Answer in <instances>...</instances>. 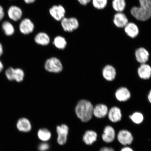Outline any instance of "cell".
I'll return each instance as SVG.
<instances>
[{
  "label": "cell",
  "instance_id": "obj_20",
  "mask_svg": "<svg viewBox=\"0 0 151 151\" xmlns=\"http://www.w3.org/2000/svg\"><path fill=\"white\" fill-rule=\"evenodd\" d=\"M97 134L95 131L88 130L84 134L83 137V140L86 144L91 145L97 140Z\"/></svg>",
  "mask_w": 151,
  "mask_h": 151
},
{
  "label": "cell",
  "instance_id": "obj_16",
  "mask_svg": "<svg viewBox=\"0 0 151 151\" xmlns=\"http://www.w3.org/2000/svg\"><path fill=\"white\" fill-rule=\"evenodd\" d=\"M137 72L139 76L144 80L150 79L151 76V67L146 64H142Z\"/></svg>",
  "mask_w": 151,
  "mask_h": 151
},
{
  "label": "cell",
  "instance_id": "obj_22",
  "mask_svg": "<svg viewBox=\"0 0 151 151\" xmlns=\"http://www.w3.org/2000/svg\"><path fill=\"white\" fill-rule=\"evenodd\" d=\"M35 41L37 44L43 46L48 45L50 42V38L47 34L40 32L37 34L35 37Z\"/></svg>",
  "mask_w": 151,
  "mask_h": 151
},
{
  "label": "cell",
  "instance_id": "obj_8",
  "mask_svg": "<svg viewBox=\"0 0 151 151\" xmlns=\"http://www.w3.org/2000/svg\"><path fill=\"white\" fill-rule=\"evenodd\" d=\"M16 127L18 131L22 133H28L32 129L31 122L28 119L24 117L18 119L16 123Z\"/></svg>",
  "mask_w": 151,
  "mask_h": 151
},
{
  "label": "cell",
  "instance_id": "obj_30",
  "mask_svg": "<svg viewBox=\"0 0 151 151\" xmlns=\"http://www.w3.org/2000/svg\"><path fill=\"white\" fill-rule=\"evenodd\" d=\"M50 148V145L48 143L43 142L40 144L38 149L40 151H46Z\"/></svg>",
  "mask_w": 151,
  "mask_h": 151
},
{
  "label": "cell",
  "instance_id": "obj_23",
  "mask_svg": "<svg viewBox=\"0 0 151 151\" xmlns=\"http://www.w3.org/2000/svg\"><path fill=\"white\" fill-rule=\"evenodd\" d=\"M51 135L50 131L47 128H41L37 132V136L39 138L45 142L50 140L51 137Z\"/></svg>",
  "mask_w": 151,
  "mask_h": 151
},
{
  "label": "cell",
  "instance_id": "obj_12",
  "mask_svg": "<svg viewBox=\"0 0 151 151\" xmlns=\"http://www.w3.org/2000/svg\"><path fill=\"white\" fill-rule=\"evenodd\" d=\"M113 22L117 27L122 28L128 23V19L124 13L118 12L114 15Z\"/></svg>",
  "mask_w": 151,
  "mask_h": 151
},
{
  "label": "cell",
  "instance_id": "obj_39",
  "mask_svg": "<svg viewBox=\"0 0 151 151\" xmlns=\"http://www.w3.org/2000/svg\"><path fill=\"white\" fill-rule=\"evenodd\" d=\"M10 1H13V0H10Z\"/></svg>",
  "mask_w": 151,
  "mask_h": 151
},
{
  "label": "cell",
  "instance_id": "obj_32",
  "mask_svg": "<svg viewBox=\"0 0 151 151\" xmlns=\"http://www.w3.org/2000/svg\"><path fill=\"white\" fill-rule=\"evenodd\" d=\"M81 4L86 5L89 3L91 0H77Z\"/></svg>",
  "mask_w": 151,
  "mask_h": 151
},
{
  "label": "cell",
  "instance_id": "obj_25",
  "mask_svg": "<svg viewBox=\"0 0 151 151\" xmlns=\"http://www.w3.org/2000/svg\"><path fill=\"white\" fill-rule=\"evenodd\" d=\"M53 43L57 48L64 49L67 45V41L65 38L61 36H58L54 39Z\"/></svg>",
  "mask_w": 151,
  "mask_h": 151
},
{
  "label": "cell",
  "instance_id": "obj_29",
  "mask_svg": "<svg viewBox=\"0 0 151 151\" xmlns=\"http://www.w3.org/2000/svg\"><path fill=\"white\" fill-rule=\"evenodd\" d=\"M14 70L12 67H9L6 71L5 75L8 80L10 81L14 80Z\"/></svg>",
  "mask_w": 151,
  "mask_h": 151
},
{
  "label": "cell",
  "instance_id": "obj_18",
  "mask_svg": "<svg viewBox=\"0 0 151 151\" xmlns=\"http://www.w3.org/2000/svg\"><path fill=\"white\" fill-rule=\"evenodd\" d=\"M115 94L117 99L120 101H127L131 96L129 90L125 87L119 88L117 90Z\"/></svg>",
  "mask_w": 151,
  "mask_h": 151
},
{
  "label": "cell",
  "instance_id": "obj_24",
  "mask_svg": "<svg viewBox=\"0 0 151 151\" xmlns=\"http://www.w3.org/2000/svg\"><path fill=\"white\" fill-rule=\"evenodd\" d=\"M112 7L117 12H122L125 9L126 3L125 0H113Z\"/></svg>",
  "mask_w": 151,
  "mask_h": 151
},
{
  "label": "cell",
  "instance_id": "obj_2",
  "mask_svg": "<svg viewBox=\"0 0 151 151\" xmlns=\"http://www.w3.org/2000/svg\"><path fill=\"white\" fill-rule=\"evenodd\" d=\"M93 107L90 101L86 100L79 102L75 109L78 117L83 122H87L91 119L93 115Z\"/></svg>",
  "mask_w": 151,
  "mask_h": 151
},
{
  "label": "cell",
  "instance_id": "obj_10",
  "mask_svg": "<svg viewBox=\"0 0 151 151\" xmlns=\"http://www.w3.org/2000/svg\"><path fill=\"white\" fill-rule=\"evenodd\" d=\"M50 13L55 19L59 21L65 18V11L61 5H54L50 9Z\"/></svg>",
  "mask_w": 151,
  "mask_h": 151
},
{
  "label": "cell",
  "instance_id": "obj_28",
  "mask_svg": "<svg viewBox=\"0 0 151 151\" xmlns=\"http://www.w3.org/2000/svg\"><path fill=\"white\" fill-rule=\"evenodd\" d=\"M14 80L18 82H22L23 80L24 73L22 69L17 68L14 70Z\"/></svg>",
  "mask_w": 151,
  "mask_h": 151
},
{
  "label": "cell",
  "instance_id": "obj_7",
  "mask_svg": "<svg viewBox=\"0 0 151 151\" xmlns=\"http://www.w3.org/2000/svg\"><path fill=\"white\" fill-rule=\"evenodd\" d=\"M118 141L124 146L132 144L133 137L132 133L127 130H122L119 132L117 135Z\"/></svg>",
  "mask_w": 151,
  "mask_h": 151
},
{
  "label": "cell",
  "instance_id": "obj_27",
  "mask_svg": "<svg viewBox=\"0 0 151 151\" xmlns=\"http://www.w3.org/2000/svg\"><path fill=\"white\" fill-rule=\"evenodd\" d=\"M92 4L95 8L99 9H104L106 6L107 0H92Z\"/></svg>",
  "mask_w": 151,
  "mask_h": 151
},
{
  "label": "cell",
  "instance_id": "obj_4",
  "mask_svg": "<svg viewBox=\"0 0 151 151\" xmlns=\"http://www.w3.org/2000/svg\"><path fill=\"white\" fill-rule=\"evenodd\" d=\"M35 29V25L31 20L28 18L22 19L19 24L20 33L24 35H27L32 33Z\"/></svg>",
  "mask_w": 151,
  "mask_h": 151
},
{
  "label": "cell",
  "instance_id": "obj_3",
  "mask_svg": "<svg viewBox=\"0 0 151 151\" xmlns=\"http://www.w3.org/2000/svg\"><path fill=\"white\" fill-rule=\"evenodd\" d=\"M45 68L47 71L57 73L62 70L63 67L59 60L55 58H52L47 60L45 63Z\"/></svg>",
  "mask_w": 151,
  "mask_h": 151
},
{
  "label": "cell",
  "instance_id": "obj_6",
  "mask_svg": "<svg viewBox=\"0 0 151 151\" xmlns=\"http://www.w3.org/2000/svg\"><path fill=\"white\" fill-rule=\"evenodd\" d=\"M69 129L68 127L65 124H62L56 127L58 135L57 141L60 145H63L67 142Z\"/></svg>",
  "mask_w": 151,
  "mask_h": 151
},
{
  "label": "cell",
  "instance_id": "obj_15",
  "mask_svg": "<svg viewBox=\"0 0 151 151\" xmlns=\"http://www.w3.org/2000/svg\"><path fill=\"white\" fill-rule=\"evenodd\" d=\"M135 54L137 61L141 64L146 63L149 60V53L146 49L142 47L137 49Z\"/></svg>",
  "mask_w": 151,
  "mask_h": 151
},
{
  "label": "cell",
  "instance_id": "obj_34",
  "mask_svg": "<svg viewBox=\"0 0 151 151\" xmlns=\"http://www.w3.org/2000/svg\"><path fill=\"white\" fill-rule=\"evenodd\" d=\"M120 151H134L133 149L129 147H125L122 149Z\"/></svg>",
  "mask_w": 151,
  "mask_h": 151
},
{
  "label": "cell",
  "instance_id": "obj_26",
  "mask_svg": "<svg viewBox=\"0 0 151 151\" xmlns=\"http://www.w3.org/2000/svg\"><path fill=\"white\" fill-rule=\"evenodd\" d=\"M129 118L135 124H139L142 123L144 120V116L141 113L139 112L134 113L130 115Z\"/></svg>",
  "mask_w": 151,
  "mask_h": 151
},
{
  "label": "cell",
  "instance_id": "obj_19",
  "mask_svg": "<svg viewBox=\"0 0 151 151\" xmlns=\"http://www.w3.org/2000/svg\"><path fill=\"white\" fill-rule=\"evenodd\" d=\"M103 76L106 80L111 81L114 80L116 77V70L112 65H107L104 68L103 70Z\"/></svg>",
  "mask_w": 151,
  "mask_h": 151
},
{
  "label": "cell",
  "instance_id": "obj_1",
  "mask_svg": "<svg viewBox=\"0 0 151 151\" xmlns=\"http://www.w3.org/2000/svg\"><path fill=\"white\" fill-rule=\"evenodd\" d=\"M140 6L131 9L132 15L137 20L146 21L151 17V0H139Z\"/></svg>",
  "mask_w": 151,
  "mask_h": 151
},
{
  "label": "cell",
  "instance_id": "obj_33",
  "mask_svg": "<svg viewBox=\"0 0 151 151\" xmlns=\"http://www.w3.org/2000/svg\"><path fill=\"white\" fill-rule=\"evenodd\" d=\"M99 151H115L114 149L110 147H103Z\"/></svg>",
  "mask_w": 151,
  "mask_h": 151
},
{
  "label": "cell",
  "instance_id": "obj_17",
  "mask_svg": "<svg viewBox=\"0 0 151 151\" xmlns=\"http://www.w3.org/2000/svg\"><path fill=\"white\" fill-rule=\"evenodd\" d=\"M124 28L126 34L130 37L134 38L139 35V28L137 24L133 22H128Z\"/></svg>",
  "mask_w": 151,
  "mask_h": 151
},
{
  "label": "cell",
  "instance_id": "obj_9",
  "mask_svg": "<svg viewBox=\"0 0 151 151\" xmlns=\"http://www.w3.org/2000/svg\"><path fill=\"white\" fill-rule=\"evenodd\" d=\"M7 14L9 19L14 22L21 20L23 12L21 9L16 6H11L7 11Z\"/></svg>",
  "mask_w": 151,
  "mask_h": 151
},
{
  "label": "cell",
  "instance_id": "obj_38",
  "mask_svg": "<svg viewBox=\"0 0 151 151\" xmlns=\"http://www.w3.org/2000/svg\"><path fill=\"white\" fill-rule=\"evenodd\" d=\"M148 99L149 101L151 104V90L150 91L148 95Z\"/></svg>",
  "mask_w": 151,
  "mask_h": 151
},
{
  "label": "cell",
  "instance_id": "obj_36",
  "mask_svg": "<svg viewBox=\"0 0 151 151\" xmlns=\"http://www.w3.org/2000/svg\"><path fill=\"white\" fill-rule=\"evenodd\" d=\"M3 52V48L2 44L0 42V57L2 55Z\"/></svg>",
  "mask_w": 151,
  "mask_h": 151
},
{
  "label": "cell",
  "instance_id": "obj_13",
  "mask_svg": "<svg viewBox=\"0 0 151 151\" xmlns=\"http://www.w3.org/2000/svg\"><path fill=\"white\" fill-rule=\"evenodd\" d=\"M108 107L103 104H99L93 107V115L98 118H102L106 116L108 113Z\"/></svg>",
  "mask_w": 151,
  "mask_h": 151
},
{
  "label": "cell",
  "instance_id": "obj_35",
  "mask_svg": "<svg viewBox=\"0 0 151 151\" xmlns=\"http://www.w3.org/2000/svg\"><path fill=\"white\" fill-rule=\"evenodd\" d=\"M23 1L26 4H30L35 2V0H23Z\"/></svg>",
  "mask_w": 151,
  "mask_h": 151
},
{
  "label": "cell",
  "instance_id": "obj_31",
  "mask_svg": "<svg viewBox=\"0 0 151 151\" xmlns=\"http://www.w3.org/2000/svg\"><path fill=\"white\" fill-rule=\"evenodd\" d=\"M5 16V12L2 6L0 5V22L3 19Z\"/></svg>",
  "mask_w": 151,
  "mask_h": 151
},
{
  "label": "cell",
  "instance_id": "obj_5",
  "mask_svg": "<svg viewBox=\"0 0 151 151\" xmlns=\"http://www.w3.org/2000/svg\"><path fill=\"white\" fill-rule=\"evenodd\" d=\"M61 25L64 31L66 32H73L79 27L78 20L75 18H64L61 20Z\"/></svg>",
  "mask_w": 151,
  "mask_h": 151
},
{
  "label": "cell",
  "instance_id": "obj_14",
  "mask_svg": "<svg viewBox=\"0 0 151 151\" xmlns=\"http://www.w3.org/2000/svg\"><path fill=\"white\" fill-rule=\"evenodd\" d=\"M108 118L109 120L113 122L120 121L122 118L121 111L119 107L114 106L112 107L108 111Z\"/></svg>",
  "mask_w": 151,
  "mask_h": 151
},
{
  "label": "cell",
  "instance_id": "obj_37",
  "mask_svg": "<svg viewBox=\"0 0 151 151\" xmlns=\"http://www.w3.org/2000/svg\"><path fill=\"white\" fill-rule=\"evenodd\" d=\"M3 68L4 67L3 64L0 61V73H1V72L3 70Z\"/></svg>",
  "mask_w": 151,
  "mask_h": 151
},
{
  "label": "cell",
  "instance_id": "obj_21",
  "mask_svg": "<svg viewBox=\"0 0 151 151\" xmlns=\"http://www.w3.org/2000/svg\"><path fill=\"white\" fill-rule=\"evenodd\" d=\"M1 28L4 33L7 37L11 36L14 33L15 29L14 26L8 21H3L1 24Z\"/></svg>",
  "mask_w": 151,
  "mask_h": 151
},
{
  "label": "cell",
  "instance_id": "obj_11",
  "mask_svg": "<svg viewBox=\"0 0 151 151\" xmlns=\"http://www.w3.org/2000/svg\"><path fill=\"white\" fill-rule=\"evenodd\" d=\"M115 137L116 133L114 128L110 126H106L102 135L103 141L106 143H110L114 140Z\"/></svg>",
  "mask_w": 151,
  "mask_h": 151
}]
</instances>
